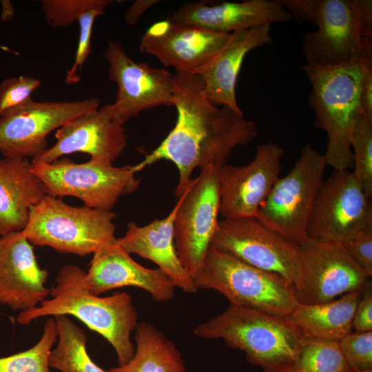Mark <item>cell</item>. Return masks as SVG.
Returning <instances> with one entry per match:
<instances>
[{
    "label": "cell",
    "mask_w": 372,
    "mask_h": 372,
    "mask_svg": "<svg viewBox=\"0 0 372 372\" xmlns=\"http://www.w3.org/2000/svg\"><path fill=\"white\" fill-rule=\"evenodd\" d=\"M172 76L176 124L161 144L132 167L137 173L161 160L172 162L178 171L174 192L178 199L194 169L226 164L236 147L256 138L258 128L242 112L212 104L205 95L198 75L176 70Z\"/></svg>",
    "instance_id": "6da1fadb"
},
{
    "label": "cell",
    "mask_w": 372,
    "mask_h": 372,
    "mask_svg": "<svg viewBox=\"0 0 372 372\" xmlns=\"http://www.w3.org/2000/svg\"><path fill=\"white\" fill-rule=\"evenodd\" d=\"M298 23L310 22L302 50L306 65L331 67L372 61L371 0H279Z\"/></svg>",
    "instance_id": "7a4b0ae2"
},
{
    "label": "cell",
    "mask_w": 372,
    "mask_h": 372,
    "mask_svg": "<svg viewBox=\"0 0 372 372\" xmlns=\"http://www.w3.org/2000/svg\"><path fill=\"white\" fill-rule=\"evenodd\" d=\"M85 273L76 265L63 266L56 277V285L50 289L52 298L32 309L20 312L17 321L29 325L41 317L74 316L103 336L114 348L118 366L125 365L135 353L131 333L138 324V315L132 298L126 292L107 297L92 293L84 285Z\"/></svg>",
    "instance_id": "3957f363"
},
{
    "label": "cell",
    "mask_w": 372,
    "mask_h": 372,
    "mask_svg": "<svg viewBox=\"0 0 372 372\" xmlns=\"http://www.w3.org/2000/svg\"><path fill=\"white\" fill-rule=\"evenodd\" d=\"M371 64L372 61H359L331 67H302L311 85L309 103L315 114L314 125L327 133L324 156L333 170L353 166L351 140L355 123L363 114L361 84L364 70Z\"/></svg>",
    "instance_id": "277c9868"
},
{
    "label": "cell",
    "mask_w": 372,
    "mask_h": 372,
    "mask_svg": "<svg viewBox=\"0 0 372 372\" xmlns=\"http://www.w3.org/2000/svg\"><path fill=\"white\" fill-rule=\"evenodd\" d=\"M193 332L204 339H222L227 347L244 351L247 361L263 371L288 366L304 337L287 318L234 304Z\"/></svg>",
    "instance_id": "5b68a950"
},
{
    "label": "cell",
    "mask_w": 372,
    "mask_h": 372,
    "mask_svg": "<svg viewBox=\"0 0 372 372\" xmlns=\"http://www.w3.org/2000/svg\"><path fill=\"white\" fill-rule=\"evenodd\" d=\"M196 288L215 290L230 304L287 318L299 303L294 286L282 276L209 248L192 276Z\"/></svg>",
    "instance_id": "8992f818"
},
{
    "label": "cell",
    "mask_w": 372,
    "mask_h": 372,
    "mask_svg": "<svg viewBox=\"0 0 372 372\" xmlns=\"http://www.w3.org/2000/svg\"><path fill=\"white\" fill-rule=\"evenodd\" d=\"M116 216L112 210L72 206L46 194L30 209L21 231L35 245L84 256L116 238Z\"/></svg>",
    "instance_id": "52a82bcc"
},
{
    "label": "cell",
    "mask_w": 372,
    "mask_h": 372,
    "mask_svg": "<svg viewBox=\"0 0 372 372\" xmlns=\"http://www.w3.org/2000/svg\"><path fill=\"white\" fill-rule=\"evenodd\" d=\"M327 166L324 154L308 143L290 172L278 178L256 218L299 246L309 239L308 225Z\"/></svg>",
    "instance_id": "ba28073f"
},
{
    "label": "cell",
    "mask_w": 372,
    "mask_h": 372,
    "mask_svg": "<svg viewBox=\"0 0 372 372\" xmlns=\"http://www.w3.org/2000/svg\"><path fill=\"white\" fill-rule=\"evenodd\" d=\"M32 171L54 197L73 196L93 209L112 210L118 199L136 191L140 180L132 165L115 167L101 158L82 163L61 158L48 163H32Z\"/></svg>",
    "instance_id": "9c48e42d"
},
{
    "label": "cell",
    "mask_w": 372,
    "mask_h": 372,
    "mask_svg": "<svg viewBox=\"0 0 372 372\" xmlns=\"http://www.w3.org/2000/svg\"><path fill=\"white\" fill-rule=\"evenodd\" d=\"M371 227V198L353 171L333 170L317 194L309 238L342 245Z\"/></svg>",
    "instance_id": "30bf717a"
},
{
    "label": "cell",
    "mask_w": 372,
    "mask_h": 372,
    "mask_svg": "<svg viewBox=\"0 0 372 372\" xmlns=\"http://www.w3.org/2000/svg\"><path fill=\"white\" fill-rule=\"evenodd\" d=\"M209 248L252 267L276 273L295 288L299 284V247L256 217L219 220Z\"/></svg>",
    "instance_id": "8fae6325"
},
{
    "label": "cell",
    "mask_w": 372,
    "mask_h": 372,
    "mask_svg": "<svg viewBox=\"0 0 372 372\" xmlns=\"http://www.w3.org/2000/svg\"><path fill=\"white\" fill-rule=\"evenodd\" d=\"M219 167L211 165L201 170L177 199L179 205L174 221L175 247L191 276L202 267L218 228Z\"/></svg>",
    "instance_id": "7c38bea8"
},
{
    "label": "cell",
    "mask_w": 372,
    "mask_h": 372,
    "mask_svg": "<svg viewBox=\"0 0 372 372\" xmlns=\"http://www.w3.org/2000/svg\"><path fill=\"white\" fill-rule=\"evenodd\" d=\"M99 99L76 101H34L0 116V152L5 158H32L47 149V136L54 130L99 107Z\"/></svg>",
    "instance_id": "4fadbf2b"
},
{
    "label": "cell",
    "mask_w": 372,
    "mask_h": 372,
    "mask_svg": "<svg viewBox=\"0 0 372 372\" xmlns=\"http://www.w3.org/2000/svg\"><path fill=\"white\" fill-rule=\"evenodd\" d=\"M299 303L318 304L362 292L369 278L341 244L309 238L299 245Z\"/></svg>",
    "instance_id": "5bb4252c"
},
{
    "label": "cell",
    "mask_w": 372,
    "mask_h": 372,
    "mask_svg": "<svg viewBox=\"0 0 372 372\" xmlns=\"http://www.w3.org/2000/svg\"><path fill=\"white\" fill-rule=\"evenodd\" d=\"M109 63V79L116 83V101L111 105L115 121L123 125L140 112L161 105L174 106L172 74L165 69L136 63L123 46L109 40L103 51Z\"/></svg>",
    "instance_id": "9a60e30c"
},
{
    "label": "cell",
    "mask_w": 372,
    "mask_h": 372,
    "mask_svg": "<svg viewBox=\"0 0 372 372\" xmlns=\"http://www.w3.org/2000/svg\"><path fill=\"white\" fill-rule=\"evenodd\" d=\"M283 154L280 145L269 141L258 145L249 164L219 167V214L224 219L256 217L279 178Z\"/></svg>",
    "instance_id": "2e32d148"
},
{
    "label": "cell",
    "mask_w": 372,
    "mask_h": 372,
    "mask_svg": "<svg viewBox=\"0 0 372 372\" xmlns=\"http://www.w3.org/2000/svg\"><path fill=\"white\" fill-rule=\"evenodd\" d=\"M229 35L165 20L147 30L140 50L155 56L165 66L198 74L222 49Z\"/></svg>",
    "instance_id": "e0dca14e"
},
{
    "label": "cell",
    "mask_w": 372,
    "mask_h": 372,
    "mask_svg": "<svg viewBox=\"0 0 372 372\" xmlns=\"http://www.w3.org/2000/svg\"><path fill=\"white\" fill-rule=\"evenodd\" d=\"M56 143L32 158V164L48 163L81 152L113 163L127 146L123 125L115 121L111 105L92 109L65 123L55 133Z\"/></svg>",
    "instance_id": "ac0fdd59"
},
{
    "label": "cell",
    "mask_w": 372,
    "mask_h": 372,
    "mask_svg": "<svg viewBox=\"0 0 372 372\" xmlns=\"http://www.w3.org/2000/svg\"><path fill=\"white\" fill-rule=\"evenodd\" d=\"M84 285L96 296L116 288L138 287L158 302L171 300L176 288L172 280L161 269L146 268L134 260L117 243L116 238L93 253Z\"/></svg>",
    "instance_id": "d6986e66"
},
{
    "label": "cell",
    "mask_w": 372,
    "mask_h": 372,
    "mask_svg": "<svg viewBox=\"0 0 372 372\" xmlns=\"http://www.w3.org/2000/svg\"><path fill=\"white\" fill-rule=\"evenodd\" d=\"M48 271L41 269L33 247L21 231L0 238V304L25 311L48 299Z\"/></svg>",
    "instance_id": "ffe728a7"
},
{
    "label": "cell",
    "mask_w": 372,
    "mask_h": 372,
    "mask_svg": "<svg viewBox=\"0 0 372 372\" xmlns=\"http://www.w3.org/2000/svg\"><path fill=\"white\" fill-rule=\"evenodd\" d=\"M279 0H247L219 3L198 1L184 3L172 21L216 32L231 33L256 25L291 20Z\"/></svg>",
    "instance_id": "44dd1931"
},
{
    "label": "cell",
    "mask_w": 372,
    "mask_h": 372,
    "mask_svg": "<svg viewBox=\"0 0 372 372\" xmlns=\"http://www.w3.org/2000/svg\"><path fill=\"white\" fill-rule=\"evenodd\" d=\"M271 24L266 23L230 33L222 49L197 74L212 104L242 112L236 94L239 72L250 51L271 43Z\"/></svg>",
    "instance_id": "7402d4cb"
},
{
    "label": "cell",
    "mask_w": 372,
    "mask_h": 372,
    "mask_svg": "<svg viewBox=\"0 0 372 372\" xmlns=\"http://www.w3.org/2000/svg\"><path fill=\"white\" fill-rule=\"evenodd\" d=\"M178 205L177 200L166 217L148 225L138 226L129 223L125 236L116 240L128 254H137L156 263L172 280L176 287L194 293L198 289L180 262L174 243V221Z\"/></svg>",
    "instance_id": "603a6c76"
},
{
    "label": "cell",
    "mask_w": 372,
    "mask_h": 372,
    "mask_svg": "<svg viewBox=\"0 0 372 372\" xmlns=\"http://www.w3.org/2000/svg\"><path fill=\"white\" fill-rule=\"evenodd\" d=\"M46 194L26 158L0 159V236L22 231L30 209Z\"/></svg>",
    "instance_id": "cb8c5ba5"
},
{
    "label": "cell",
    "mask_w": 372,
    "mask_h": 372,
    "mask_svg": "<svg viewBox=\"0 0 372 372\" xmlns=\"http://www.w3.org/2000/svg\"><path fill=\"white\" fill-rule=\"evenodd\" d=\"M361 292L318 304L298 303L287 317L304 337L340 341L353 331L352 320Z\"/></svg>",
    "instance_id": "d4e9b609"
},
{
    "label": "cell",
    "mask_w": 372,
    "mask_h": 372,
    "mask_svg": "<svg viewBox=\"0 0 372 372\" xmlns=\"http://www.w3.org/2000/svg\"><path fill=\"white\" fill-rule=\"evenodd\" d=\"M132 358L108 372H187L182 355L174 342L153 324L138 323Z\"/></svg>",
    "instance_id": "484cf974"
},
{
    "label": "cell",
    "mask_w": 372,
    "mask_h": 372,
    "mask_svg": "<svg viewBox=\"0 0 372 372\" xmlns=\"http://www.w3.org/2000/svg\"><path fill=\"white\" fill-rule=\"evenodd\" d=\"M54 318L58 330V343L51 351L50 367L61 372H108L94 362L88 355L85 331L68 316Z\"/></svg>",
    "instance_id": "4316f807"
},
{
    "label": "cell",
    "mask_w": 372,
    "mask_h": 372,
    "mask_svg": "<svg viewBox=\"0 0 372 372\" xmlns=\"http://www.w3.org/2000/svg\"><path fill=\"white\" fill-rule=\"evenodd\" d=\"M286 372H351L339 341L303 337Z\"/></svg>",
    "instance_id": "83f0119b"
},
{
    "label": "cell",
    "mask_w": 372,
    "mask_h": 372,
    "mask_svg": "<svg viewBox=\"0 0 372 372\" xmlns=\"http://www.w3.org/2000/svg\"><path fill=\"white\" fill-rule=\"evenodd\" d=\"M58 338L54 318H48L43 333L32 347L8 356L0 358V372H52L49 358Z\"/></svg>",
    "instance_id": "f1b7e54d"
},
{
    "label": "cell",
    "mask_w": 372,
    "mask_h": 372,
    "mask_svg": "<svg viewBox=\"0 0 372 372\" xmlns=\"http://www.w3.org/2000/svg\"><path fill=\"white\" fill-rule=\"evenodd\" d=\"M351 147L353 154V172L365 194L372 198V121L364 114L354 127Z\"/></svg>",
    "instance_id": "f546056e"
},
{
    "label": "cell",
    "mask_w": 372,
    "mask_h": 372,
    "mask_svg": "<svg viewBox=\"0 0 372 372\" xmlns=\"http://www.w3.org/2000/svg\"><path fill=\"white\" fill-rule=\"evenodd\" d=\"M113 3L112 0H102L98 6L83 13L77 22L79 25V37L74 61L67 70L65 81L68 84L76 83L80 81V71L91 54V39L94 20L103 14L107 7Z\"/></svg>",
    "instance_id": "4dcf8cb0"
},
{
    "label": "cell",
    "mask_w": 372,
    "mask_h": 372,
    "mask_svg": "<svg viewBox=\"0 0 372 372\" xmlns=\"http://www.w3.org/2000/svg\"><path fill=\"white\" fill-rule=\"evenodd\" d=\"M102 0H42V12L46 22L53 28H63L77 21Z\"/></svg>",
    "instance_id": "1f68e13d"
},
{
    "label": "cell",
    "mask_w": 372,
    "mask_h": 372,
    "mask_svg": "<svg viewBox=\"0 0 372 372\" xmlns=\"http://www.w3.org/2000/svg\"><path fill=\"white\" fill-rule=\"evenodd\" d=\"M339 342L351 371H372V331H353Z\"/></svg>",
    "instance_id": "d6a6232c"
},
{
    "label": "cell",
    "mask_w": 372,
    "mask_h": 372,
    "mask_svg": "<svg viewBox=\"0 0 372 372\" xmlns=\"http://www.w3.org/2000/svg\"><path fill=\"white\" fill-rule=\"evenodd\" d=\"M41 83L40 79L28 76L3 80L0 83V116L32 100Z\"/></svg>",
    "instance_id": "836d02e7"
},
{
    "label": "cell",
    "mask_w": 372,
    "mask_h": 372,
    "mask_svg": "<svg viewBox=\"0 0 372 372\" xmlns=\"http://www.w3.org/2000/svg\"><path fill=\"white\" fill-rule=\"evenodd\" d=\"M342 245L351 258L369 278H371L372 276V227Z\"/></svg>",
    "instance_id": "e575fe53"
},
{
    "label": "cell",
    "mask_w": 372,
    "mask_h": 372,
    "mask_svg": "<svg viewBox=\"0 0 372 372\" xmlns=\"http://www.w3.org/2000/svg\"><path fill=\"white\" fill-rule=\"evenodd\" d=\"M353 331H372V281L369 278L361 292L352 320Z\"/></svg>",
    "instance_id": "d590c367"
},
{
    "label": "cell",
    "mask_w": 372,
    "mask_h": 372,
    "mask_svg": "<svg viewBox=\"0 0 372 372\" xmlns=\"http://www.w3.org/2000/svg\"><path fill=\"white\" fill-rule=\"evenodd\" d=\"M360 105L363 114L372 121V64L366 66L361 84Z\"/></svg>",
    "instance_id": "8d00e7d4"
},
{
    "label": "cell",
    "mask_w": 372,
    "mask_h": 372,
    "mask_svg": "<svg viewBox=\"0 0 372 372\" xmlns=\"http://www.w3.org/2000/svg\"><path fill=\"white\" fill-rule=\"evenodd\" d=\"M158 2L157 0L135 1L125 13V22L130 25L135 24L145 11Z\"/></svg>",
    "instance_id": "74e56055"
},
{
    "label": "cell",
    "mask_w": 372,
    "mask_h": 372,
    "mask_svg": "<svg viewBox=\"0 0 372 372\" xmlns=\"http://www.w3.org/2000/svg\"><path fill=\"white\" fill-rule=\"evenodd\" d=\"M1 5V20L2 21H10L14 14L12 5L10 1H0Z\"/></svg>",
    "instance_id": "f35d334b"
},
{
    "label": "cell",
    "mask_w": 372,
    "mask_h": 372,
    "mask_svg": "<svg viewBox=\"0 0 372 372\" xmlns=\"http://www.w3.org/2000/svg\"><path fill=\"white\" fill-rule=\"evenodd\" d=\"M0 49L2 50H4V51L8 52H11V53H12L14 54H16V55L19 54L18 52L10 49L8 47H6V46L1 45H0Z\"/></svg>",
    "instance_id": "ab89813d"
},
{
    "label": "cell",
    "mask_w": 372,
    "mask_h": 372,
    "mask_svg": "<svg viewBox=\"0 0 372 372\" xmlns=\"http://www.w3.org/2000/svg\"><path fill=\"white\" fill-rule=\"evenodd\" d=\"M285 368L279 369H275V370H266L263 371V372H286Z\"/></svg>",
    "instance_id": "60d3db41"
},
{
    "label": "cell",
    "mask_w": 372,
    "mask_h": 372,
    "mask_svg": "<svg viewBox=\"0 0 372 372\" xmlns=\"http://www.w3.org/2000/svg\"><path fill=\"white\" fill-rule=\"evenodd\" d=\"M351 372H355V371H351ZM363 372H372V371H363Z\"/></svg>",
    "instance_id": "b9f144b4"
},
{
    "label": "cell",
    "mask_w": 372,
    "mask_h": 372,
    "mask_svg": "<svg viewBox=\"0 0 372 372\" xmlns=\"http://www.w3.org/2000/svg\"><path fill=\"white\" fill-rule=\"evenodd\" d=\"M0 238H1V236H0Z\"/></svg>",
    "instance_id": "7bdbcfd3"
}]
</instances>
